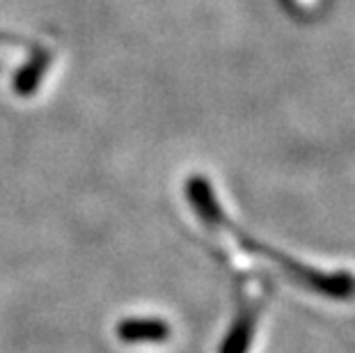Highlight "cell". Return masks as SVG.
I'll return each instance as SVG.
<instances>
[{
  "label": "cell",
  "mask_w": 355,
  "mask_h": 353,
  "mask_svg": "<svg viewBox=\"0 0 355 353\" xmlns=\"http://www.w3.org/2000/svg\"><path fill=\"white\" fill-rule=\"evenodd\" d=\"M266 298H268V289L261 280L248 284L243 291V305H241L239 319L230 333L225 353H250L252 337L257 333V324L261 319V310L266 305Z\"/></svg>",
  "instance_id": "1"
}]
</instances>
